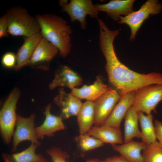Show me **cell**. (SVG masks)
Masks as SVG:
<instances>
[{
    "label": "cell",
    "instance_id": "1",
    "mask_svg": "<svg viewBox=\"0 0 162 162\" xmlns=\"http://www.w3.org/2000/svg\"><path fill=\"white\" fill-rule=\"evenodd\" d=\"M118 35L116 31L109 30L102 31L99 34L100 47L106 59L105 68L109 83L121 96L148 85L162 84V74L139 73L130 69L119 60L113 44Z\"/></svg>",
    "mask_w": 162,
    "mask_h": 162
},
{
    "label": "cell",
    "instance_id": "2",
    "mask_svg": "<svg viewBox=\"0 0 162 162\" xmlns=\"http://www.w3.org/2000/svg\"><path fill=\"white\" fill-rule=\"evenodd\" d=\"M35 17L42 37L55 46L61 56L66 57L71 48L70 26L62 18L54 14H38Z\"/></svg>",
    "mask_w": 162,
    "mask_h": 162
},
{
    "label": "cell",
    "instance_id": "3",
    "mask_svg": "<svg viewBox=\"0 0 162 162\" xmlns=\"http://www.w3.org/2000/svg\"><path fill=\"white\" fill-rule=\"evenodd\" d=\"M8 33L14 36L27 37L39 32L40 28L35 17L25 8L13 7L7 11Z\"/></svg>",
    "mask_w": 162,
    "mask_h": 162
},
{
    "label": "cell",
    "instance_id": "4",
    "mask_svg": "<svg viewBox=\"0 0 162 162\" xmlns=\"http://www.w3.org/2000/svg\"><path fill=\"white\" fill-rule=\"evenodd\" d=\"M20 95L17 88L11 91L4 104L0 112V128L2 137L6 144L10 141L16 124V105Z\"/></svg>",
    "mask_w": 162,
    "mask_h": 162
},
{
    "label": "cell",
    "instance_id": "5",
    "mask_svg": "<svg viewBox=\"0 0 162 162\" xmlns=\"http://www.w3.org/2000/svg\"><path fill=\"white\" fill-rule=\"evenodd\" d=\"M161 101L162 84H151L136 91L132 106L137 112L148 115L152 111L156 112L155 108Z\"/></svg>",
    "mask_w": 162,
    "mask_h": 162
},
{
    "label": "cell",
    "instance_id": "6",
    "mask_svg": "<svg viewBox=\"0 0 162 162\" xmlns=\"http://www.w3.org/2000/svg\"><path fill=\"white\" fill-rule=\"evenodd\" d=\"M162 11V4L157 0H148L138 10L133 11L124 16H120V24H126L130 28L131 35L129 40L134 39L137 32L144 21L150 15L159 14Z\"/></svg>",
    "mask_w": 162,
    "mask_h": 162
},
{
    "label": "cell",
    "instance_id": "7",
    "mask_svg": "<svg viewBox=\"0 0 162 162\" xmlns=\"http://www.w3.org/2000/svg\"><path fill=\"white\" fill-rule=\"evenodd\" d=\"M59 4L62 10L69 15L71 21H79L83 29L86 28L87 15L93 18H98L99 11L91 0H71L69 3L67 0H60Z\"/></svg>",
    "mask_w": 162,
    "mask_h": 162
},
{
    "label": "cell",
    "instance_id": "8",
    "mask_svg": "<svg viewBox=\"0 0 162 162\" xmlns=\"http://www.w3.org/2000/svg\"><path fill=\"white\" fill-rule=\"evenodd\" d=\"M121 97L116 89L109 87L106 92L94 101V126H100L103 124Z\"/></svg>",
    "mask_w": 162,
    "mask_h": 162
},
{
    "label": "cell",
    "instance_id": "9",
    "mask_svg": "<svg viewBox=\"0 0 162 162\" xmlns=\"http://www.w3.org/2000/svg\"><path fill=\"white\" fill-rule=\"evenodd\" d=\"M35 115L32 114L28 118L17 115L16 129L14 134L12 150L15 151L19 144L24 140H29L38 146L41 143L36 137L34 120Z\"/></svg>",
    "mask_w": 162,
    "mask_h": 162
},
{
    "label": "cell",
    "instance_id": "10",
    "mask_svg": "<svg viewBox=\"0 0 162 162\" xmlns=\"http://www.w3.org/2000/svg\"><path fill=\"white\" fill-rule=\"evenodd\" d=\"M80 100L61 88L54 98V101L61 109L62 118L67 119L77 116L83 104Z\"/></svg>",
    "mask_w": 162,
    "mask_h": 162
},
{
    "label": "cell",
    "instance_id": "11",
    "mask_svg": "<svg viewBox=\"0 0 162 162\" xmlns=\"http://www.w3.org/2000/svg\"><path fill=\"white\" fill-rule=\"evenodd\" d=\"M136 92L132 91L121 96L111 113L102 125L120 128L122 119L132 106Z\"/></svg>",
    "mask_w": 162,
    "mask_h": 162
},
{
    "label": "cell",
    "instance_id": "12",
    "mask_svg": "<svg viewBox=\"0 0 162 162\" xmlns=\"http://www.w3.org/2000/svg\"><path fill=\"white\" fill-rule=\"evenodd\" d=\"M82 82L79 74L69 67L64 65L56 73L49 87L52 90L58 87H65L72 90L81 85Z\"/></svg>",
    "mask_w": 162,
    "mask_h": 162
},
{
    "label": "cell",
    "instance_id": "13",
    "mask_svg": "<svg viewBox=\"0 0 162 162\" xmlns=\"http://www.w3.org/2000/svg\"><path fill=\"white\" fill-rule=\"evenodd\" d=\"M134 0H111L107 3L95 5L98 11L106 13L115 21H118L121 15L127 16L133 11Z\"/></svg>",
    "mask_w": 162,
    "mask_h": 162
},
{
    "label": "cell",
    "instance_id": "14",
    "mask_svg": "<svg viewBox=\"0 0 162 162\" xmlns=\"http://www.w3.org/2000/svg\"><path fill=\"white\" fill-rule=\"evenodd\" d=\"M51 106L50 104L45 107L44 112L45 119L43 124L35 128V132L37 139L44 136H51L56 132L64 130L65 126L62 117L52 114L50 112Z\"/></svg>",
    "mask_w": 162,
    "mask_h": 162
},
{
    "label": "cell",
    "instance_id": "15",
    "mask_svg": "<svg viewBox=\"0 0 162 162\" xmlns=\"http://www.w3.org/2000/svg\"><path fill=\"white\" fill-rule=\"evenodd\" d=\"M42 38L40 32L31 36L24 37V42L16 55V63L14 69L20 70L27 66L37 46Z\"/></svg>",
    "mask_w": 162,
    "mask_h": 162
},
{
    "label": "cell",
    "instance_id": "16",
    "mask_svg": "<svg viewBox=\"0 0 162 162\" xmlns=\"http://www.w3.org/2000/svg\"><path fill=\"white\" fill-rule=\"evenodd\" d=\"M103 142L112 144H122L124 138L120 128L102 125L92 127L86 134Z\"/></svg>",
    "mask_w": 162,
    "mask_h": 162
},
{
    "label": "cell",
    "instance_id": "17",
    "mask_svg": "<svg viewBox=\"0 0 162 162\" xmlns=\"http://www.w3.org/2000/svg\"><path fill=\"white\" fill-rule=\"evenodd\" d=\"M100 76H97L93 84L84 85L80 88H76L71 90V93L80 99L94 102L109 89Z\"/></svg>",
    "mask_w": 162,
    "mask_h": 162
},
{
    "label": "cell",
    "instance_id": "18",
    "mask_svg": "<svg viewBox=\"0 0 162 162\" xmlns=\"http://www.w3.org/2000/svg\"><path fill=\"white\" fill-rule=\"evenodd\" d=\"M58 48L42 37L27 66H34L50 61L58 53Z\"/></svg>",
    "mask_w": 162,
    "mask_h": 162
},
{
    "label": "cell",
    "instance_id": "19",
    "mask_svg": "<svg viewBox=\"0 0 162 162\" xmlns=\"http://www.w3.org/2000/svg\"><path fill=\"white\" fill-rule=\"evenodd\" d=\"M146 145L142 141L133 140L120 145H111L113 149L118 152L128 162H144L141 152Z\"/></svg>",
    "mask_w": 162,
    "mask_h": 162
},
{
    "label": "cell",
    "instance_id": "20",
    "mask_svg": "<svg viewBox=\"0 0 162 162\" xmlns=\"http://www.w3.org/2000/svg\"><path fill=\"white\" fill-rule=\"evenodd\" d=\"M94 102L86 101L82 105L77 116L80 134H86L94 124Z\"/></svg>",
    "mask_w": 162,
    "mask_h": 162
},
{
    "label": "cell",
    "instance_id": "21",
    "mask_svg": "<svg viewBox=\"0 0 162 162\" xmlns=\"http://www.w3.org/2000/svg\"><path fill=\"white\" fill-rule=\"evenodd\" d=\"M124 118V143H127L135 137L141 138V134L138 125V112L131 106Z\"/></svg>",
    "mask_w": 162,
    "mask_h": 162
},
{
    "label": "cell",
    "instance_id": "22",
    "mask_svg": "<svg viewBox=\"0 0 162 162\" xmlns=\"http://www.w3.org/2000/svg\"><path fill=\"white\" fill-rule=\"evenodd\" d=\"M138 112L141 129L142 142L146 145L154 142L157 140L153 123V116L151 114L146 115L142 112Z\"/></svg>",
    "mask_w": 162,
    "mask_h": 162
},
{
    "label": "cell",
    "instance_id": "23",
    "mask_svg": "<svg viewBox=\"0 0 162 162\" xmlns=\"http://www.w3.org/2000/svg\"><path fill=\"white\" fill-rule=\"evenodd\" d=\"M38 146L32 142L30 146L23 151L12 155L14 162H47L42 155L36 154L35 150Z\"/></svg>",
    "mask_w": 162,
    "mask_h": 162
},
{
    "label": "cell",
    "instance_id": "24",
    "mask_svg": "<svg viewBox=\"0 0 162 162\" xmlns=\"http://www.w3.org/2000/svg\"><path fill=\"white\" fill-rule=\"evenodd\" d=\"M144 162H162V148L157 141L147 145L142 154Z\"/></svg>",
    "mask_w": 162,
    "mask_h": 162
},
{
    "label": "cell",
    "instance_id": "25",
    "mask_svg": "<svg viewBox=\"0 0 162 162\" xmlns=\"http://www.w3.org/2000/svg\"><path fill=\"white\" fill-rule=\"evenodd\" d=\"M76 139L83 152L88 151L104 145V143L101 140L87 134H80Z\"/></svg>",
    "mask_w": 162,
    "mask_h": 162
},
{
    "label": "cell",
    "instance_id": "26",
    "mask_svg": "<svg viewBox=\"0 0 162 162\" xmlns=\"http://www.w3.org/2000/svg\"><path fill=\"white\" fill-rule=\"evenodd\" d=\"M46 152L50 156L53 162H67L66 159L68 158V155L59 147L53 146Z\"/></svg>",
    "mask_w": 162,
    "mask_h": 162
},
{
    "label": "cell",
    "instance_id": "27",
    "mask_svg": "<svg viewBox=\"0 0 162 162\" xmlns=\"http://www.w3.org/2000/svg\"><path fill=\"white\" fill-rule=\"evenodd\" d=\"M1 62L2 65L6 68H15L16 63V55L12 52H7L3 56Z\"/></svg>",
    "mask_w": 162,
    "mask_h": 162
},
{
    "label": "cell",
    "instance_id": "28",
    "mask_svg": "<svg viewBox=\"0 0 162 162\" xmlns=\"http://www.w3.org/2000/svg\"><path fill=\"white\" fill-rule=\"evenodd\" d=\"M8 24L7 15L4 14L0 18V38L8 36Z\"/></svg>",
    "mask_w": 162,
    "mask_h": 162
},
{
    "label": "cell",
    "instance_id": "29",
    "mask_svg": "<svg viewBox=\"0 0 162 162\" xmlns=\"http://www.w3.org/2000/svg\"><path fill=\"white\" fill-rule=\"evenodd\" d=\"M157 140L159 146L162 148V123L160 121L155 120L154 124Z\"/></svg>",
    "mask_w": 162,
    "mask_h": 162
},
{
    "label": "cell",
    "instance_id": "30",
    "mask_svg": "<svg viewBox=\"0 0 162 162\" xmlns=\"http://www.w3.org/2000/svg\"><path fill=\"white\" fill-rule=\"evenodd\" d=\"M101 162H128L121 155L114 156L106 158Z\"/></svg>",
    "mask_w": 162,
    "mask_h": 162
},
{
    "label": "cell",
    "instance_id": "31",
    "mask_svg": "<svg viewBox=\"0 0 162 162\" xmlns=\"http://www.w3.org/2000/svg\"><path fill=\"white\" fill-rule=\"evenodd\" d=\"M86 162H101V161L98 159H93L89 160Z\"/></svg>",
    "mask_w": 162,
    "mask_h": 162
}]
</instances>
